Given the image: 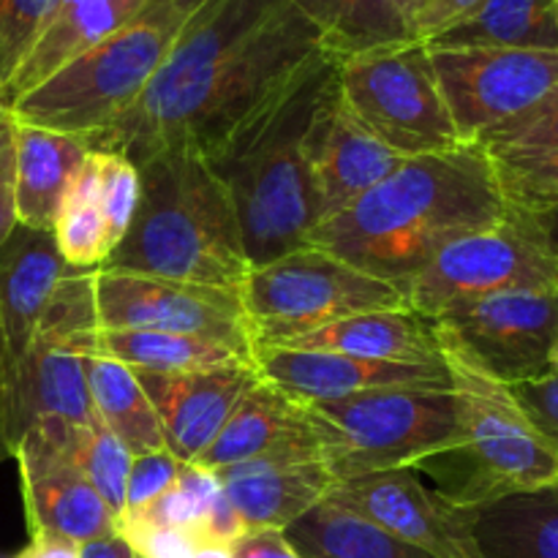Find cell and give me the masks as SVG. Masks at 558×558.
<instances>
[{"instance_id":"1","label":"cell","mask_w":558,"mask_h":558,"mask_svg":"<svg viewBox=\"0 0 558 558\" xmlns=\"http://www.w3.org/2000/svg\"><path fill=\"white\" fill-rule=\"evenodd\" d=\"M319 58L314 27L289 0H205L140 101L87 147L131 163L167 147L210 156Z\"/></svg>"},{"instance_id":"2","label":"cell","mask_w":558,"mask_h":558,"mask_svg":"<svg viewBox=\"0 0 558 558\" xmlns=\"http://www.w3.org/2000/svg\"><path fill=\"white\" fill-rule=\"evenodd\" d=\"M510 205L477 142L403 158L387 178L330 221L308 245L403 292L452 240L499 221Z\"/></svg>"},{"instance_id":"3","label":"cell","mask_w":558,"mask_h":558,"mask_svg":"<svg viewBox=\"0 0 558 558\" xmlns=\"http://www.w3.org/2000/svg\"><path fill=\"white\" fill-rule=\"evenodd\" d=\"M332 76L336 60H314L202 156L232 196L251 267L308 245L316 207L305 136Z\"/></svg>"},{"instance_id":"4","label":"cell","mask_w":558,"mask_h":558,"mask_svg":"<svg viewBox=\"0 0 558 558\" xmlns=\"http://www.w3.org/2000/svg\"><path fill=\"white\" fill-rule=\"evenodd\" d=\"M134 167V221L104 267L240 289L251 262L232 196L210 163L191 147H167Z\"/></svg>"},{"instance_id":"5","label":"cell","mask_w":558,"mask_h":558,"mask_svg":"<svg viewBox=\"0 0 558 558\" xmlns=\"http://www.w3.org/2000/svg\"><path fill=\"white\" fill-rule=\"evenodd\" d=\"M434 330L452 379L458 441L420 461L414 472H428L436 490L466 510L556 485L558 452L534 428L510 385L480 368L445 327L434 322Z\"/></svg>"},{"instance_id":"6","label":"cell","mask_w":558,"mask_h":558,"mask_svg":"<svg viewBox=\"0 0 558 558\" xmlns=\"http://www.w3.org/2000/svg\"><path fill=\"white\" fill-rule=\"evenodd\" d=\"M202 3L150 0L129 25L16 98L11 118L90 145L140 101Z\"/></svg>"},{"instance_id":"7","label":"cell","mask_w":558,"mask_h":558,"mask_svg":"<svg viewBox=\"0 0 558 558\" xmlns=\"http://www.w3.org/2000/svg\"><path fill=\"white\" fill-rule=\"evenodd\" d=\"M303 407L322 463L336 483L414 469L458 441L452 390H376Z\"/></svg>"},{"instance_id":"8","label":"cell","mask_w":558,"mask_h":558,"mask_svg":"<svg viewBox=\"0 0 558 558\" xmlns=\"http://www.w3.org/2000/svg\"><path fill=\"white\" fill-rule=\"evenodd\" d=\"M238 292L254 349L278 347L349 316L407 308L401 289L314 245L251 267Z\"/></svg>"},{"instance_id":"9","label":"cell","mask_w":558,"mask_h":558,"mask_svg":"<svg viewBox=\"0 0 558 558\" xmlns=\"http://www.w3.org/2000/svg\"><path fill=\"white\" fill-rule=\"evenodd\" d=\"M96 270H71L54 289L20 374L5 390V445L14 452L20 436L38 420L71 428H96L85 354L96 341Z\"/></svg>"},{"instance_id":"10","label":"cell","mask_w":558,"mask_h":558,"mask_svg":"<svg viewBox=\"0 0 558 558\" xmlns=\"http://www.w3.org/2000/svg\"><path fill=\"white\" fill-rule=\"evenodd\" d=\"M505 292H558V254L534 213L510 207L499 221L452 240L407 283V308L425 319Z\"/></svg>"},{"instance_id":"11","label":"cell","mask_w":558,"mask_h":558,"mask_svg":"<svg viewBox=\"0 0 558 558\" xmlns=\"http://www.w3.org/2000/svg\"><path fill=\"white\" fill-rule=\"evenodd\" d=\"M336 85L343 109L398 156H428L463 145L425 44L341 60Z\"/></svg>"},{"instance_id":"12","label":"cell","mask_w":558,"mask_h":558,"mask_svg":"<svg viewBox=\"0 0 558 558\" xmlns=\"http://www.w3.org/2000/svg\"><path fill=\"white\" fill-rule=\"evenodd\" d=\"M93 298L98 330H150L205 338L254 357V338L238 289L98 267Z\"/></svg>"},{"instance_id":"13","label":"cell","mask_w":558,"mask_h":558,"mask_svg":"<svg viewBox=\"0 0 558 558\" xmlns=\"http://www.w3.org/2000/svg\"><path fill=\"white\" fill-rule=\"evenodd\" d=\"M461 142L532 109L558 87V49H428Z\"/></svg>"},{"instance_id":"14","label":"cell","mask_w":558,"mask_h":558,"mask_svg":"<svg viewBox=\"0 0 558 558\" xmlns=\"http://www.w3.org/2000/svg\"><path fill=\"white\" fill-rule=\"evenodd\" d=\"M76 430L58 420H38L11 452L20 466L31 537L49 534L87 545L118 534V518L71 461Z\"/></svg>"},{"instance_id":"15","label":"cell","mask_w":558,"mask_h":558,"mask_svg":"<svg viewBox=\"0 0 558 558\" xmlns=\"http://www.w3.org/2000/svg\"><path fill=\"white\" fill-rule=\"evenodd\" d=\"M445 327L483 371L505 385L554 371L558 338V292H505L447 311Z\"/></svg>"},{"instance_id":"16","label":"cell","mask_w":558,"mask_h":558,"mask_svg":"<svg viewBox=\"0 0 558 558\" xmlns=\"http://www.w3.org/2000/svg\"><path fill=\"white\" fill-rule=\"evenodd\" d=\"M327 501L434 558H477L466 507L452 505L439 490L428 488L414 469L338 480Z\"/></svg>"},{"instance_id":"17","label":"cell","mask_w":558,"mask_h":558,"mask_svg":"<svg viewBox=\"0 0 558 558\" xmlns=\"http://www.w3.org/2000/svg\"><path fill=\"white\" fill-rule=\"evenodd\" d=\"M305 158L314 185L316 227L347 210L403 161L343 109L336 76L311 120Z\"/></svg>"},{"instance_id":"18","label":"cell","mask_w":558,"mask_h":558,"mask_svg":"<svg viewBox=\"0 0 558 558\" xmlns=\"http://www.w3.org/2000/svg\"><path fill=\"white\" fill-rule=\"evenodd\" d=\"M254 371L300 403L332 401L376 390H452L450 371L434 365L379 363L336 352L256 347Z\"/></svg>"},{"instance_id":"19","label":"cell","mask_w":558,"mask_h":558,"mask_svg":"<svg viewBox=\"0 0 558 558\" xmlns=\"http://www.w3.org/2000/svg\"><path fill=\"white\" fill-rule=\"evenodd\" d=\"M71 272L60 259L52 232L16 223L0 248V354L5 390L20 374L54 289ZM5 414V412H3Z\"/></svg>"},{"instance_id":"20","label":"cell","mask_w":558,"mask_h":558,"mask_svg":"<svg viewBox=\"0 0 558 558\" xmlns=\"http://www.w3.org/2000/svg\"><path fill=\"white\" fill-rule=\"evenodd\" d=\"M134 374L156 409L163 445L180 463L199 461L232 414L234 403L256 381L254 368Z\"/></svg>"},{"instance_id":"21","label":"cell","mask_w":558,"mask_h":558,"mask_svg":"<svg viewBox=\"0 0 558 558\" xmlns=\"http://www.w3.org/2000/svg\"><path fill=\"white\" fill-rule=\"evenodd\" d=\"M221 490L245 532H283L300 515L327 499L336 477L314 456H267L216 472Z\"/></svg>"},{"instance_id":"22","label":"cell","mask_w":558,"mask_h":558,"mask_svg":"<svg viewBox=\"0 0 558 558\" xmlns=\"http://www.w3.org/2000/svg\"><path fill=\"white\" fill-rule=\"evenodd\" d=\"M267 456L319 458V447L311 434L303 403L256 376L196 463L210 472H221Z\"/></svg>"},{"instance_id":"23","label":"cell","mask_w":558,"mask_h":558,"mask_svg":"<svg viewBox=\"0 0 558 558\" xmlns=\"http://www.w3.org/2000/svg\"><path fill=\"white\" fill-rule=\"evenodd\" d=\"M278 347L303 349V352H336L349 354V357L379 360V363L447 368L434 322L414 314L412 308L349 316V319L332 322L322 330L292 338Z\"/></svg>"},{"instance_id":"24","label":"cell","mask_w":558,"mask_h":558,"mask_svg":"<svg viewBox=\"0 0 558 558\" xmlns=\"http://www.w3.org/2000/svg\"><path fill=\"white\" fill-rule=\"evenodd\" d=\"M147 3L150 0H60L31 54L11 80L3 107L9 109L54 71L129 25Z\"/></svg>"},{"instance_id":"25","label":"cell","mask_w":558,"mask_h":558,"mask_svg":"<svg viewBox=\"0 0 558 558\" xmlns=\"http://www.w3.org/2000/svg\"><path fill=\"white\" fill-rule=\"evenodd\" d=\"M11 142H14L16 223L38 232H52L65 185L90 147L76 136L54 134L16 120Z\"/></svg>"},{"instance_id":"26","label":"cell","mask_w":558,"mask_h":558,"mask_svg":"<svg viewBox=\"0 0 558 558\" xmlns=\"http://www.w3.org/2000/svg\"><path fill=\"white\" fill-rule=\"evenodd\" d=\"M336 63L376 49L420 44L412 0H289Z\"/></svg>"},{"instance_id":"27","label":"cell","mask_w":558,"mask_h":558,"mask_svg":"<svg viewBox=\"0 0 558 558\" xmlns=\"http://www.w3.org/2000/svg\"><path fill=\"white\" fill-rule=\"evenodd\" d=\"M477 558H558V483L469 510Z\"/></svg>"},{"instance_id":"28","label":"cell","mask_w":558,"mask_h":558,"mask_svg":"<svg viewBox=\"0 0 558 558\" xmlns=\"http://www.w3.org/2000/svg\"><path fill=\"white\" fill-rule=\"evenodd\" d=\"M428 49H558L556 0H483Z\"/></svg>"},{"instance_id":"29","label":"cell","mask_w":558,"mask_h":558,"mask_svg":"<svg viewBox=\"0 0 558 558\" xmlns=\"http://www.w3.org/2000/svg\"><path fill=\"white\" fill-rule=\"evenodd\" d=\"M96 352L142 374L254 368L251 354L205 338L150 330H96Z\"/></svg>"},{"instance_id":"30","label":"cell","mask_w":558,"mask_h":558,"mask_svg":"<svg viewBox=\"0 0 558 558\" xmlns=\"http://www.w3.org/2000/svg\"><path fill=\"white\" fill-rule=\"evenodd\" d=\"M85 371L96 417L109 434L118 436L134 456L167 450L156 409L129 365L98 354L93 341L85 354Z\"/></svg>"},{"instance_id":"31","label":"cell","mask_w":558,"mask_h":558,"mask_svg":"<svg viewBox=\"0 0 558 558\" xmlns=\"http://www.w3.org/2000/svg\"><path fill=\"white\" fill-rule=\"evenodd\" d=\"M283 534L300 558H434L327 499L311 507Z\"/></svg>"},{"instance_id":"32","label":"cell","mask_w":558,"mask_h":558,"mask_svg":"<svg viewBox=\"0 0 558 558\" xmlns=\"http://www.w3.org/2000/svg\"><path fill=\"white\" fill-rule=\"evenodd\" d=\"M60 259L71 270H98L109 259L112 248L107 240L101 207H98V156L87 153L60 199L52 227Z\"/></svg>"},{"instance_id":"33","label":"cell","mask_w":558,"mask_h":558,"mask_svg":"<svg viewBox=\"0 0 558 558\" xmlns=\"http://www.w3.org/2000/svg\"><path fill=\"white\" fill-rule=\"evenodd\" d=\"M71 461L76 463L82 477L96 488L104 505L120 521L125 510V483H129L134 452L118 436L109 434L104 425H96V428L76 430L74 447H71Z\"/></svg>"},{"instance_id":"34","label":"cell","mask_w":558,"mask_h":558,"mask_svg":"<svg viewBox=\"0 0 558 558\" xmlns=\"http://www.w3.org/2000/svg\"><path fill=\"white\" fill-rule=\"evenodd\" d=\"M490 161L507 205L526 213L558 207V153L499 156Z\"/></svg>"},{"instance_id":"35","label":"cell","mask_w":558,"mask_h":558,"mask_svg":"<svg viewBox=\"0 0 558 558\" xmlns=\"http://www.w3.org/2000/svg\"><path fill=\"white\" fill-rule=\"evenodd\" d=\"M490 158L558 153V87L477 142Z\"/></svg>"},{"instance_id":"36","label":"cell","mask_w":558,"mask_h":558,"mask_svg":"<svg viewBox=\"0 0 558 558\" xmlns=\"http://www.w3.org/2000/svg\"><path fill=\"white\" fill-rule=\"evenodd\" d=\"M60 0H0V104Z\"/></svg>"},{"instance_id":"37","label":"cell","mask_w":558,"mask_h":558,"mask_svg":"<svg viewBox=\"0 0 558 558\" xmlns=\"http://www.w3.org/2000/svg\"><path fill=\"white\" fill-rule=\"evenodd\" d=\"M98 156V207L107 223L109 248L123 240L134 221L140 202V169L120 153L96 150Z\"/></svg>"},{"instance_id":"38","label":"cell","mask_w":558,"mask_h":558,"mask_svg":"<svg viewBox=\"0 0 558 558\" xmlns=\"http://www.w3.org/2000/svg\"><path fill=\"white\" fill-rule=\"evenodd\" d=\"M178 474H180V461L169 450L134 456V463H131V472H129V483H125L123 515L125 512L142 510V507L161 499L169 488H174Z\"/></svg>"},{"instance_id":"39","label":"cell","mask_w":558,"mask_h":558,"mask_svg":"<svg viewBox=\"0 0 558 558\" xmlns=\"http://www.w3.org/2000/svg\"><path fill=\"white\" fill-rule=\"evenodd\" d=\"M515 401L545 441L558 452V368L510 387Z\"/></svg>"},{"instance_id":"40","label":"cell","mask_w":558,"mask_h":558,"mask_svg":"<svg viewBox=\"0 0 558 558\" xmlns=\"http://www.w3.org/2000/svg\"><path fill=\"white\" fill-rule=\"evenodd\" d=\"M118 534L140 558H191L199 548V539L189 529L118 526Z\"/></svg>"},{"instance_id":"41","label":"cell","mask_w":558,"mask_h":558,"mask_svg":"<svg viewBox=\"0 0 558 558\" xmlns=\"http://www.w3.org/2000/svg\"><path fill=\"white\" fill-rule=\"evenodd\" d=\"M480 3L483 0H412L414 33H417L420 44L434 41L447 27L472 14Z\"/></svg>"},{"instance_id":"42","label":"cell","mask_w":558,"mask_h":558,"mask_svg":"<svg viewBox=\"0 0 558 558\" xmlns=\"http://www.w3.org/2000/svg\"><path fill=\"white\" fill-rule=\"evenodd\" d=\"M196 539L202 543H210V545H232L234 539H240L245 534L243 521L240 515L234 512V507L229 505V499L221 494L216 496V501L210 505V510L202 515V521L196 523L194 529Z\"/></svg>"},{"instance_id":"43","label":"cell","mask_w":558,"mask_h":558,"mask_svg":"<svg viewBox=\"0 0 558 558\" xmlns=\"http://www.w3.org/2000/svg\"><path fill=\"white\" fill-rule=\"evenodd\" d=\"M232 558H300L289 545L287 534L278 529H256L229 545Z\"/></svg>"},{"instance_id":"44","label":"cell","mask_w":558,"mask_h":558,"mask_svg":"<svg viewBox=\"0 0 558 558\" xmlns=\"http://www.w3.org/2000/svg\"><path fill=\"white\" fill-rule=\"evenodd\" d=\"M14 131V129H11ZM16 229V194H14V142L0 147V248Z\"/></svg>"},{"instance_id":"45","label":"cell","mask_w":558,"mask_h":558,"mask_svg":"<svg viewBox=\"0 0 558 558\" xmlns=\"http://www.w3.org/2000/svg\"><path fill=\"white\" fill-rule=\"evenodd\" d=\"M82 545L49 534H33L31 545L16 558H80Z\"/></svg>"},{"instance_id":"46","label":"cell","mask_w":558,"mask_h":558,"mask_svg":"<svg viewBox=\"0 0 558 558\" xmlns=\"http://www.w3.org/2000/svg\"><path fill=\"white\" fill-rule=\"evenodd\" d=\"M80 558H140L136 550L125 543L120 534L112 537L96 539V543H87L80 548Z\"/></svg>"},{"instance_id":"47","label":"cell","mask_w":558,"mask_h":558,"mask_svg":"<svg viewBox=\"0 0 558 558\" xmlns=\"http://www.w3.org/2000/svg\"><path fill=\"white\" fill-rule=\"evenodd\" d=\"M534 218L539 221V227L545 229V234H548L550 245L556 248L558 254V207H554V210H543V213H534Z\"/></svg>"},{"instance_id":"48","label":"cell","mask_w":558,"mask_h":558,"mask_svg":"<svg viewBox=\"0 0 558 558\" xmlns=\"http://www.w3.org/2000/svg\"><path fill=\"white\" fill-rule=\"evenodd\" d=\"M9 456V445H5V420H3V354H0V463Z\"/></svg>"},{"instance_id":"49","label":"cell","mask_w":558,"mask_h":558,"mask_svg":"<svg viewBox=\"0 0 558 558\" xmlns=\"http://www.w3.org/2000/svg\"><path fill=\"white\" fill-rule=\"evenodd\" d=\"M191 558H232V550L229 545H210V543H202L199 548L194 550Z\"/></svg>"},{"instance_id":"50","label":"cell","mask_w":558,"mask_h":558,"mask_svg":"<svg viewBox=\"0 0 558 558\" xmlns=\"http://www.w3.org/2000/svg\"><path fill=\"white\" fill-rule=\"evenodd\" d=\"M11 129H14V118H11L9 109L0 104V147L11 140Z\"/></svg>"},{"instance_id":"51","label":"cell","mask_w":558,"mask_h":558,"mask_svg":"<svg viewBox=\"0 0 558 558\" xmlns=\"http://www.w3.org/2000/svg\"><path fill=\"white\" fill-rule=\"evenodd\" d=\"M554 368H558V338H556V347H554Z\"/></svg>"},{"instance_id":"52","label":"cell","mask_w":558,"mask_h":558,"mask_svg":"<svg viewBox=\"0 0 558 558\" xmlns=\"http://www.w3.org/2000/svg\"><path fill=\"white\" fill-rule=\"evenodd\" d=\"M556 5H558V0H556Z\"/></svg>"}]
</instances>
